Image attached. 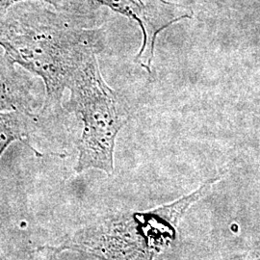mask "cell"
Masks as SVG:
<instances>
[{
    "instance_id": "obj_3",
    "label": "cell",
    "mask_w": 260,
    "mask_h": 260,
    "mask_svg": "<svg viewBox=\"0 0 260 260\" xmlns=\"http://www.w3.org/2000/svg\"><path fill=\"white\" fill-rule=\"evenodd\" d=\"M67 89L70 90L68 107L83 123L75 173L99 170L112 176L116 139L129 119L126 103L104 81L98 55L75 72Z\"/></svg>"
},
{
    "instance_id": "obj_4",
    "label": "cell",
    "mask_w": 260,
    "mask_h": 260,
    "mask_svg": "<svg viewBox=\"0 0 260 260\" xmlns=\"http://www.w3.org/2000/svg\"><path fill=\"white\" fill-rule=\"evenodd\" d=\"M96 3L138 22L143 43L134 62L152 74L151 68L157 35L171 24L193 17L192 10L165 0H94Z\"/></svg>"
},
{
    "instance_id": "obj_10",
    "label": "cell",
    "mask_w": 260,
    "mask_h": 260,
    "mask_svg": "<svg viewBox=\"0 0 260 260\" xmlns=\"http://www.w3.org/2000/svg\"><path fill=\"white\" fill-rule=\"evenodd\" d=\"M77 260H100L96 257H94L93 255L90 254H86V253H80V256L77 258Z\"/></svg>"
},
{
    "instance_id": "obj_8",
    "label": "cell",
    "mask_w": 260,
    "mask_h": 260,
    "mask_svg": "<svg viewBox=\"0 0 260 260\" xmlns=\"http://www.w3.org/2000/svg\"><path fill=\"white\" fill-rule=\"evenodd\" d=\"M27 1H45L51 4L57 10L66 9L68 3L66 0H0V19L7 15L10 10L14 8L21 2Z\"/></svg>"
},
{
    "instance_id": "obj_5",
    "label": "cell",
    "mask_w": 260,
    "mask_h": 260,
    "mask_svg": "<svg viewBox=\"0 0 260 260\" xmlns=\"http://www.w3.org/2000/svg\"><path fill=\"white\" fill-rule=\"evenodd\" d=\"M33 85L7 56L0 52V113L19 111L37 118Z\"/></svg>"
},
{
    "instance_id": "obj_7",
    "label": "cell",
    "mask_w": 260,
    "mask_h": 260,
    "mask_svg": "<svg viewBox=\"0 0 260 260\" xmlns=\"http://www.w3.org/2000/svg\"><path fill=\"white\" fill-rule=\"evenodd\" d=\"M64 251L65 249L62 245L59 247L44 246L19 256L0 253V260H59L60 254Z\"/></svg>"
},
{
    "instance_id": "obj_1",
    "label": "cell",
    "mask_w": 260,
    "mask_h": 260,
    "mask_svg": "<svg viewBox=\"0 0 260 260\" xmlns=\"http://www.w3.org/2000/svg\"><path fill=\"white\" fill-rule=\"evenodd\" d=\"M102 29L78 27L65 18L28 7L10 10L0 19V47L4 54L45 84L42 113L57 116L73 75L103 48Z\"/></svg>"
},
{
    "instance_id": "obj_2",
    "label": "cell",
    "mask_w": 260,
    "mask_h": 260,
    "mask_svg": "<svg viewBox=\"0 0 260 260\" xmlns=\"http://www.w3.org/2000/svg\"><path fill=\"white\" fill-rule=\"evenodd\" d=\"M220 178H212L195 192L151 210L103 217L62 245L65 251L82 252L100 260H154L175 242L178 224L189 208Z\"/></svg>"
},
{
    "instance_id": "obj_9",
    "label": "cell",
    "mask_w": 260,
    "mask_h": 260,
    "mask_svg": "<svg viewBox=\"0 0 260 260\" xmlns=\"http://www.w3.org/2000/svg\"><path fill=\"white\" fill-rule=\"evenodd\" d=\"M231 260H260V247L254 248L246 253L236 255Z\"/></svg>"
},
{
    "instance_id": "obj_6",
    "label": "cell",
    "mask_w": 260,
    "mask_h": 260,
    "mask_svg": "<svg viewBox=\"0 0 260 260\" xmlns=\"http://www.w3.org/2000/svg\"><path fill=\"white\" fill-rule=\"evenodd\" d=\"M37 118L22 112L0 113V158L14 142H20L31 149L37 156L42 154L30 143L32 125Z\"/></svg>"
}]
</instances>
